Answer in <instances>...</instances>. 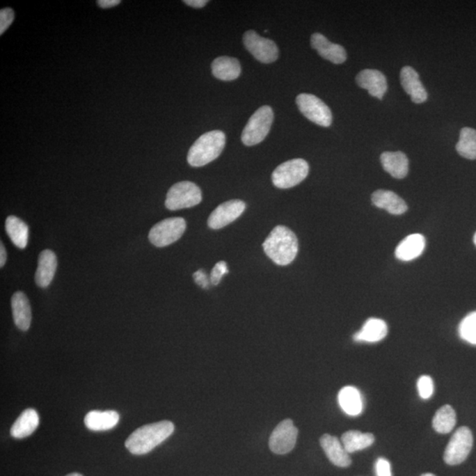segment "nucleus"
<instances>
[{
    "label": "nucleus",
    "instance_id": "nucleus-7",
    "mask_svg": "<svg viewBox=\"0 0 476 476\" xmlns=\"http://www.w3.org/2000/svg\"><path fill=\"white\" fill-rule=\"evenodd\" d=\"M185 229L187 221L184 218H168L152 228L148 238L154 246L165 247L180 239Z\"/></svg>",
    "mask_w": 476,
    "mask_h": 476
},
{
    "label": "nucleus",
    "instance_id": "nucleus-21",
    "mask_svg": "<svg viewBox=\"0 0 476 476\" xmlns=\"http://www.w3.org/2000/svg\"><path fill=\"white\" fill-rule=\"evenodd\" d=\"M380 161L383 170L397 180H402L408 173V159L402 152H383Z\"/></svg>",
    "mask_w": 476,
    "mask_h": 476
},
{
    "label": "nucleus",
    "instance_id": "nucleus-38",
    "mask_svg": "<svg viewBox=\"0 0 476 476\" xmlns=\"http://www.w3.org/2000/svg\"><path fill=\"white\" fill-rule=\"evenodd\" d=\"M184 4L194 8H203L208 3L207 0H185Z\"/></svg>",
    "mask_w": 476,
    "mask_h": 476
},
{
    "label": "nucleus",
    "instance_id": "nucleus-2",
    "mask_svg": "<svg viewBox=\"0 0 476 476\" xmlns=\"http://www.w3.org/2000/svg\"><path fill=\"white\" fill-rule=\"evenodd\" d=\"M264 253L279 266L292 263L299 253V240L295 233L285 226H277L271 231L263 244Z\"/></svg>",
    "mask_w": 476,
    "mask_h": 476
},
{
    "label": "nucleus",
    "instance_id": "nucleus-11",
    "mask_svg": "<svg viewBox=\"0 0 476 476\" xmlns=\"http://www.w3.org/2000/svg\"><path fill=\"white\" fill-rule=\"evenodd\" d=\"M299 429L292 420L286 419L273 429L269 439L271 451L276 454H286L295 447Z\"/></svg>",
    "mask_w": 476,
    "mask_h": 476
},
{
    "label": "nucleus",
    "instance_id": "nucleus-32",
    "mask_svg": "<svg viewBox=\"0 0 476 476\" xmlns=\"http://www.w3.org/2000/svg\"><path fill=\"white\" fill-rule=\"evenodd\" d=\"M418 389L420 397L423 399H429L434 392V383L429 376H422L418 379Z\"/></svg>",
    "mask_w": 476,
    "mask_h": 476
},
{
    "label": "nucleus",
    "instance_id": "nucleus-41",
    "mask_svg": "<svg viewBox=\"0 0 476 476\" xmlns=\"http://www.w3.org/2000/svg\"><path fill=\"white\" fill-rule=\"evenodd\" d=\"M422 476H436V475L431 474V473H427V474L422 475Z\"/></svg>",
    "mask_w": 476,
    "mask_h": 476
},
{
    "label": "nucleus",
    "instance_id": "nucleus-37",
    "mask_svg": "<svg viewBox=\"0 0 476 476\" xmlns=\"http://www.w3.org/2000/svg\"><path fill=\"white\" fill-rule=\"evenodd\" d=\"M120 0H98L97 5L101 8L107 9L114 8V6L120 4Z\"/></svg>",
    "mask_w": 476,
    "mask_h": 476
},
{
    "label": "nucleus",
    "instance_id": "nucleus-4",
    "mask_svg": "<svg viewBox=\"0 0 476 476\" xmlns=\"http://www.w3.org/2000/svg\"><path fill=\"white\" fill-rule=\"evenodd\" d=\"M273 121V111L269 106H262L251 116L244 127L242 141L244 145H254L262 142L269 134Z\"/></svg>",
    "mask_w": 476,
    "mask_h": 476
},
{
    "label": "nucleus",
    "instance_id": "nucleus-22",
    "mask_svg": "<svg viewBox=\"0 0 476 476\" xmlns=\"http://www.w3.org/2000/svg\"><path fill=\"white\" fill-rule=\"evenodd\" d=\"M388 328L386 323L379 319H369L357 332L353 338L357 342H379L388 335Z\"/></svg>",
    "mask_w": 476,
    "mask_h": 476
},
{
    "label": "nucleus",
    "instance_id": "nucleus-16",
    "mask_svg": "<svg viewBox=\"0 0 476 476\" xmlns=\"http://www.w3.org/2000/svg\"><path fill=\"white\" fill-rule=\"evenodd\" d=\"M320 445L333 465L340 468H348L351 464V459L348 452L336 436L325 434L320 438Z\"/></svg>",
    "mask_w": 476,
    "mask_h": 476
},
{
    "label": "nucleus",
    "instance_id": "nucleus-36",
    "mask_svg": "<svg viewBox=\"0 0 476 476\" xmlns=\"http://www.w3.org/2000/svg\"><path fill=\"white\" fill-rule=\"evenodd\" d=\"M193 279L198 286L204 287V289H206L209 285V283H211L210 279H208L206 272L203 269L198 270L197 272L193 273Z\"/></svg>",
    "mask_w": 476,
    "mask_h": 476
},
{
    "label": "nucleus",
    "instance_id": "nucleus-39",
    "mask_svg": "<svg viewBox=\"0 0 476 476\" xmlns=\"http://www.w3.org/2000/svg\"><path fill=\"white\" fill-rule=\"evenodd\" d=\"M6 261V251L4 247V244L1 243L0 246V267H3L5 266Z\"/></svg>",
    "mask_w": 476,
    "mask_h": 476
},
{
    "label": "nucleus",
    "instance_id": "nucleus-30",
    "mask_svg": "<svg viewBox=\"0 0 476 476\" xmlns=\"http://www.w3.org/2000/svg\"><path fill=\"white\" fill-rule=\"evenodd\" d=\"M456 150L462 157L468 160L476 159V130L473 128H462Z\"/></svg>",
    "mask_w": 476,
    "mask_h": 476
},
{
    "label": "nucleus",
    "instance_id": "nucleus-20",
    "mask_svg": "<svg viewBox=\"0 0 476 476\" xmlns=\"http://www.w3.org/2000/svg\"><path fill=\"white\" fill-rule=\"evenodd\" d=\"M119 415L113 410L99 411L93 410L85 416L86 427L93 431H105L113 429L118 425Z\"/></svg>",
    "mask_w": 476,
    "mask_h": 476
},
{
    "label": "nucleus",
    "instance_id": "nucleus-34",
    "mask_svg": "<svg viewBox=\"0 0 476 476\" xmlns=\"http://www.w3.org/2000/svg\"><path fill=\"white\" fill-rule=\"evenodd\" d=\"M229 273V269H228V266L226 262L224 261H220L216 266H214L213 270H212L210 276V282L213 285H217L219 284L225 274Z\"/></svg>",
    "mask_w": 476,
    "mask_h": 476
},
{
    "label": "nucleus",
    "instance_id": "nucleus-17",
    "mask_svg": "<svg viewBox=\"0 0 476 476\" xmlns=\"http://www.w3.org/2000/svg\"><path fill=\"white\" fill-rule=\"evenodd\" d=\"M58 260L51 250H45L40 253L38 267L35 272V283L40 287H47L51 283L57 270Z\"/></svg>",
    "mask_w": 476,
    "mask_h": 476
},
{
    "label": "nucleus",
    "instance_id": "nucleus-27",
    "mask_svg": "<svg viewBox=\"0 0 476 476\" xmlns=\"http://www.w3.org/2000/svg\"><path fill=\"white\" fill-rule=\"evenodd\" d=\"M6 230L13 244L19 249H25L29 242V231L24 221L15 216H10L6 218Z\"/></svg>",
    "mask_w": 476,
    "mask_h": 476
},
{
    "label": "nucleus",
    "instance_id": "nucleus-19",
    "mask_svg": "<svg viewBox=\"0 0 476 476\" xmlns=\"http://www.w3.org/2000/svg\"><path fill=\"white\" fill-rule=\"evenodd\" d=\"M372 200L374 206L385 209L395 216H399L408 210L404 200L391 191H376L372 194Z\"/></svg>",
    "mask_w": 476,
    "mask_h": 476
},
{
    "label": "nucleus",
    "instance_id": "nucleus-35",
    "mask_svg": "<svg viewBox=\"0 0 476 476\" xmlns=\"http://www.w3.org/2000/svg\"><path fill=\"white\" fill-rule=\"evenodd\" d=\"M376 476H392L391 465L388 459L379 458L375 466Z\"/></svg>",
    "mask_w": 476,
    "mask_h": 476
},
{
    "label": "nucleus",
    "instance_id": "nucleus-40",
    "mask_svg": "<svg viewBox=\"0 0 476 476\" xmlns=\"http://www.w3.org/2000/svg\"><path fill=\"white\" fill-rule=\"evenodd\" d=\"M66 476H82L81 474H78V473H72V474L66 475Z\"/></svg>",
    "mask_w": 476,
    "mask_h": 476
},
{
    "label": "nucleus",
    "instance_id": "nucleus-9",
    "mask_svg": "<svg viewBox=\"0 0 476 476\" xmlns=\"http://www.w3.org/2000/svg\"><path fill=\"white\" fill-rule=\"evenodd\" d=\"M473 443V434L468 427H461L454 432L446 446L444 459L446 464L455 466L461 464L470 454Z\"/></svg>",
    "mask_w": 476,
    "mask_h": 476
},
{
    "label": "nucleus",
    "instance_id": "nucleus-23",
    "mask_svg": "<svg viewBox=\"0 0 476 476\" xmlns=\"http://www.w3.org/2000/svg\"><path fill=\"white\" fill-rule=\"evenodd\" d=\"M39 421V415L36 410L34 408L26 409L16 419L10 433H11L13 438H25L26 436H31L38 429Z\"/></svg>",
    "mask_w": 476,
    "mask_h": 476
},
{
    "label": "nucleus",
    "instance_id": "nucleus-12",
    "mask_svg": "<svg viewBox=\"0 0 476 476\" xmlns=\"http://www.w3.org/2000/svg\"><path fill=\"white\" fill-rule=\"evenodd\" d=\"M244 210H246V203L244 201L239 200L226 201L217 207L210 214L207 221L208 226L212 230L223 229L239 218Z\"/></svg>",
    "mask_w": 476,
    "mask_h": 476
},
{
    "label": "nucleus",
    "instance_id": "nucleus-29",
    "mask_svg": "<svg viewBox=\"0 0 476 476\" xmlns=\"http://www.w3.org/2000/svg\"><path fill=\"white\" fill-rule=\"evenodd\" d=\"M456 413L451 406L445 405L436 411L433 418L432 426L436 432L447 434L455 427Z\"/></svg>",
    "mask_w": 476,
    "mask_h": 476
},
{
    "label": "nucleus",
    "instance_id": "nucleus-13",
    "mask_svg": "<svg viewBox=\"0 0 476 476\" xmlns=\"http://www.w3.org/2000/svg\"><path fill=\"white\" fill-rule=\"evenodd\" d=\"M356 84L363 89H366L373 97L382 100L388 91V81L386 76L379 70L365 69L356 76Z\"/></svg>",
    "mask_w": 476,
    "mask_h": 476
},
{
    "label": "nucleus",
    "instance_id": "nucleus-10",
    "mask_svg": "<svg viewBox=\"0 0 476 476\" xmlns=\"http://www.w3.org/2000/svg\"><path fill=\"white\" fill-rule=\"evenodd\" d=\"M244 45L254 58L264 64L277 61L279 49L272 40L264 38L256 31H248L244 35Z\"/></svg>",
    "mask_w": 476,
    "mask_h": 476
},
{
    "label": "nucleus",
    "instance_id": "nucleus-15",
    "mask_svg": "<svg viewBox=\"0 0 476 476\" xmlns=\"http://www.w3.org/2000/svg\"><path fill=\"white\" fill-rule=\"evenodd\" d=\"M401 84L415 104H422L428 99V93L420 81L418 72L411 66H404L401 71Z\"/></svg>",
    "mask_w": 476,
    "mask_h": 476
},
{
    "label": "nucleus",
    "instance_id": "nucleus-1",
    "mask_svg": "<svg viewBox=\"0 0 476 476\" xmlns=\"http://www.w3.org/2000/svg\"><path fill=\"white\" fill-rule=\"evenodd\" d=\"M175 426L170 421L150 423L135 429L125 441V447L131 454L143 455L170 438Z\"/></svg>",
    "mask_w": 476,
    "mask_h": 476
},
{
    "label": "nucleus",
    "instance_id": "nucleus-6",
    "mask_svg": "<svg viewBox=\"0 0 476 476\" xmlns=\"http://www.w3.org/2000/svg\"><path fill=\"white\" fill-rule=\"evenodd\" d=\"M309 170V164L303 159H293L285 161L273 172V184L280 189H289L306 180Z\"/></svg>",
    "mask_w": 476,
    "mask_h": 476
},
{
    "label": "nucleus",
    "instance_id": "nucleus-8",
    "mask_svg": "<svg viewBox=\"0 0 476 476\" xmlns=\"http://www.w3.org/2000/svg\"><path fill=\"white\" fill-rule=\"evenodd\" d=\"M296 104L304 117L320 127H328L333 121L330 108L316 95L300 94L296 97Z\"/></svg>",
    "mask_w": 476,
    "mask_h": 476
},
{
    "label": "nucleus",
    "instance_id": "nucleus-25",
    "mask_svg": "<svg viewBox=\"0 0 476 476\" xmlns=\"http://www.w3.org/2000/svg\"><path fill=\"white\" fill-rule=\"evenodd\" d=\"M212 72L214 77L221 81H234L241 74L240 63L235 58H217L212 63Z\"/></svg>",
    "mask_w": 476,
    "mask_h": 476
},
{
    "label": "nucleus",
    "instance_id": "nucleus-24",
    "mask_svg": "<svg viewBox=\"0 0 476 476\" xmlns=\"http://www.w3.org/2000/svg\"><path fill=\"white\" fill-rule=\"evenodd\" d=\"M425 248V237L420 234L410 235L397 246L395 256L402 261L413 260L421 255Z\"/></svg>",
    "mask_w": 476,
    "mask_h": 476
},
{
    "label": "nucleus",
    "instance_id": "nucleus-18",
    "mask_svg": "<svg viewBox=\"0 0 476 476\" xmlns=\"http://www.w3.org/2000/svg\"><path fill=\"white\" fill-rule=\"evenodd\" d=\"M11 306L15 326L26 332L31 327L32 320L31 307L28 297L22 291H18L12 296Z\"/></svg>",
    "mask_w": 476,
    "mask_h": 476
},
{
    "label": "nucleus",
    "instance_id": "nucleus-26",
    "mask_svg": "<svg viewBox=\"0 0 476 476\" xmlns=\"http://www.w3.org/2000/svg\"><path fill=\"white\" fill-rule=\"evenodd\" d=\"M338 402L344 413L350 416L361 414L363 402L359 390L355 386H345L340 390L338 395Z\"/></svg>",
    "mask_w": 476,
    "mask_h": 476
},
{
    "label": "nucleus",
    "instance_id": "nucleus-3",
    "mask_svg": "<svg viewBox=\"0 0 476 476\" xmlns=\"http://www.w3.org/2000/svg\"><path fill=\"white\" fill-rule=\"evenodd\" d=\"M226 136L216 130L201 135L188 152L187 161L193 167H203L219 157L224 150Z\"/></svg>",
    "mask_w": 476,
    "mask_h": 476
},
{
    "label": "nucleus",
    "instance_id": "nucleus-33",
    "mask_svg": "<svg viewBox=\"0 0 476 476\" xmlns=\"http://www.w3.org/2000/svg\"><path fill=\"white\" fill-rule=\"evenodd\" d=\"M15 19V12L11 8H4L0 11V35L4 34L6 29L12 25Z\"/></svg>",
    "mask_w": 476,
    "mask_h": 476
},
{
    "label": "nucleus",
    "instance_id": "nucleus-14",
    "mask_svg": "<svg viewBox=\"0 0 476 476\" xmlns=\"http://www.w3.org/2000/svg\"><path fill=\"white\" fill-rule=\"evenodd\" d=\"M310 45L315 49L322 58L333 63V64H342L346 61L347 52L342 45L333 44L325 35L315 33L310 38Z\"/></svg>",
    "mask_w": 476,
    "mask_h": 476
},
{
    "label": "nucleus",
    "instance_id": "nucleus-31",
    "mask_svg": "<svg viewBox=\"0 0 476 476\" xmlns=\"http://www.w3.org/2000/svg\"><path fill=\"white\" fill-rule=\"evenodd\" d=\"M459 335L466 342L476 345V312L469 313L459 326Z\"/></svg>",
    "mask_w": 476,
    "mask_h": 476
},
{
    "label": "nucleus",
    "instance_id": "nucleus-28",
    "mask_svg": "<svg viewBox=\"0 0 476 476\" xmlns=\"http://www.w3.org/2000/svg\"><path fill=\"white\" fill-rule=\"evenodd\" d=\"M374 441V435L372 433H363L358 431H349L344 433L342 436V445L349 454L368 448Z\"/></svg>",
    "mask_w": 476,
    "mask_h": 476
},
{
    "label": "nucleus",
    "instance_id": "nucleus-5",
    "mask_svg": "<svg viewBox=\"0 0 476 476\" xmlns=\"http://www.w3.org/2000/svg\"><path fill=\"white\" fill-rule=\"evenodd\" d=\"M201 200L203 193L200 188L193 182L183 181L174 184L168 190L165 206L168 210L176 211L197 206Z\"/></svg>",
    "mask_w": 476,
    "mask_h": 476
},
{
    "label": "nucleus",
    "instance_id": "nucleus-42",
    "mask_svg": "<svg viewBox=\"0 0 476 476\" xmlns=\"http://www.w3.org/2000/svg\"><path fill=\"white\" fill-rule=\"evenodd\" d=\"M474 243H475V246H476V232H475V237H474Z\"/></svg>",
    "mask_w": 476,
    "mask_h": 476
}]
</instances>
